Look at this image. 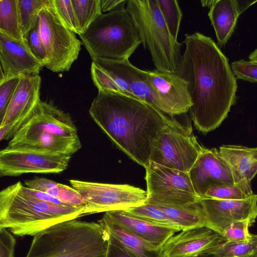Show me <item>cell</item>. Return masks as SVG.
I'll list each match as a JSON object with an SVG mask.
<instances>
[{"label": "cell", "mask_w": 257, "mask_h": 257, "mask_svg": "<svg viewBox=\"0 0 257 257\" xmlns=\"http://www.w3.org/2000/svg\"><path fill=\"white\" fill-rule=\"evenodd\" d=\"M226 241L219 234L206 227L182 230L172 236L160 250L161 257H195L211 253Z\"/></svg>", "instance_id": "9a60e30c"}, {"label": "cell", "mask_w": 257, "mask_h": 257, "mask_svg": "<svg viewBox=\"0 0 257 257\" xmlns=\"http://www.w3.org/2000/svg\"><path fill=\"white\" fill-rule=\"evenodd\" d=\"M230 66L237 79L257 82V62L241 59L232 62Z\"/></svg>", "instance_id": "d590c367"}, {"label": "cell", "mask_w": 257, "mask_h": 257, "mask_svg": "<svg viewBox=\"0 0 257 257\" xmlns=\"http://www.w3.org/2000/svg\"><path fill=\"white\" fill-rule=\"evenodd\" d=\"M125 9L138 31L141 44L149 51L155 70L177 74L182 44L172 37L157 0H127Z\"/></svg>", "instance_id": "5b68a950"}, {"label": "cell", "mask_w": 257, "mask_h": 257, "mask_svg": "<svg viewBox=\"0 0 257 257\" xmlns=\"http://www.w3.org/2000/svg\"><path fill=\"white\" fill-rule=\"evenodd\" d=\"M218 151L230 169L234 184L252 191L251 181L257 174V147L222 145Z\"/></svg>", "instance_id": "44dd1931"}, {"label": "cell", "mask_w": 257, "mask_h": 257, "mask_svg": "<svg viewBox=\"0 0 257 257\" xmlns=\"http://www.w3.org/2000/svg\"><path fill=\"white\" fill-rule=\"evenodd\" d=\"M0 83L25 75L39 74L43 66L29 45L18 44L0 34Z\"/></svg>", "instance_id": "d6986e66"}, {"label": "cell", "mask_w": 257, "mask_h": 257, "mask_svg": "<svg viewBox=\"0 0 257 257\" xmlns=\"http://www.w3.org/2000/svg\"><path fill=\"white\" fill-rule=\"evenodd\" d=\"M71 157L61 153L5 148L0 152V176L59 173L67 169Z\"/></svg>", "instance_id": "8fae6325"}, {"label": "cell", "mask_w": 257, "mask_h": 257, "mask_svg": "<svg viewBox=\"0 0 257 257\" xmlns=\"http://www.w3.org/2000/svg\"><path fill=\"white\" fill-rule=\"evenodd\" d=\"M18 131L42 133L64 138L78 137L77 129L68 113L51 102L41 100Z\"/></svg>", "instance_id": "e0dca14e"}, {"label": "cell", "mask_w": 257, "mask_h": 257, "mask_svg": "<svg viewBox=\"0 0 257 257\" xmlns=\"http://www.w3.org/2000/svg\"><path fill=\"white\" fill-rule=\"evenodd\" d=\"M39 29L46 52L45 67L53 72L68 71L78 58L81 42L65 27L50 3L40 12Z\"/></svg>", "instance_id": "ba28073f"}, {"label": "cell", "mask_w": 257, "mask_h": 257, "mask_svg": "<svg viewBox=\"0 0 257 257\" xmlns=\"http://www.w3.org/2000/svg\"><path fill=\"white\" fill-rule=\"evenodd\" d=\"M147 81L161 100L168 108L171 116L189 111L192 105L188 83L178 74L146 70Z\"/></svg>", "instance_id": "2e32d148"}, {"label": "cell", "mask_w": 257, "mask_h": 257, "mask_svg": "<svg viewBox=\"0 0 257 257\" xmlns=\"http://www.w3.org/2000/svg\"><path fill=\"white\" fill-rule=\"evenodd\" d=\"M146 169V203L184 206L199 202L188 172L163 167L150 162Z\"/></svg>", "instance_id": "30bf717a"}, {"label": "cell", "mask_w": 257, "mask_h": 257, "mask_svg": "<svg viewBox=\"0 0 257 257\" xmlns=\"http://www.w3.org/2000/svg\"><path fill=\"white\" fill-rule=\"evenodd\" d=\"M50 3V0H18L20 24L25 40L36 26L40 12Z\"/></svg>", "instance_id": "83f0119b"}, {"label": "cell", "mask_w": 257, "mask_h": 257, "mask_svg": "<svg viewBox=\"0 0 257 257\" xmlns=\"http://www.w3.org/2000/svg\"><path fill=\"white\" fill-rule=\"evenodd\" d=\"M90 116L116 147L146 168L152 144L171 118L156 107L132 95L98 91Z\"/></svg>", "instance_id": "7a4b0ae2"}, {"label": "cell", "mask_w": 257, "mask_h": 257, "mask_svg": "<svg viewBox=\"0 0 257 257\" xmlns=\"http://www.w3.org/2000/svg\"><path fill=\"white\" fill-rule=\"evenodd\" d=\"M255 222L247 219L233 223L223 231L222 236L229 242H239L248 241L251 237L249 227Z\"/></svg>", "instance_id": "e575fe53"}, {"label": "cell", "mask_w": 257, "mask_h": 257, "mask_svg": "<svg viewBox=\"0 0 257 257\" xmlns=\"http://www.w3.org/2000/svg\"><path fill=\"white\" fill-rule=\"evenodd\" d=\"M104 214L130 232L161 249L175 231L156 226L137 217L126 210L112 211Z\"/></svg>", "instance_id": "603a6c76"}, {"label": "cell", "mask_w": 257, "mask_h": 257, "mask_svg": "<svg viewBox=\"0 0 257 257\" xmlns=\"http://www.w3.org/2000/svg\"><path fill=\"white\" fill-rule=\"evenodd\" d=\"M27 41L33 54L43 67L45 66L47 61L46 52L40 33L39 19L36 26L29 33Z\"/></svg>", "instance_id": "8d00e7d4"}, {"label": "cell", "mask_w": 257, "mask_h": 257, "mask_svg": "<svg viewBox=\"0 0 257 257\" xmlns=\"http://www.w3.org/2000/svg\"><path fill=\"white\" fill-rule=\"evenodd\" d=\"M25 184L27 187L43 192L66 204L76 207H84L81 196L72 187L38 177L25 180Z\"/></svg>", "instance_id": "484cf974"}, {"label": "cell", "mask_w": 257, "mask_h": 257, "mask_svg": "<svg viewBox=\"0 0 257 257\" xmlns=\"http://www.w3.org/2000/svg\"><path fill=\"white\" fill-rule=\"evenodd\" d=\"M79 36L91 59H128L141 44L125 8L102 13Z\"/></svg>", "instance_id": "8992f818"}, {"label": "cell", "mask_w": 257, "mask_h": 257, "mask_svg": "<svg viewBox=\"0 0 257 257\" xmlns=\"http://www.w3.org/2000/svg\"><path fill=\"white\" fill-rule=\"evenodd\" d=\"M106 257H132L110 235Z\"/></svg>", "instance_id": "ab89813d"}, {"label": "cell", "mask_w": 257, "mask_h": 257, "mask_svg": "<svg viewBox=\"0 0 257 257\" xmlns=\"http://www.w3.org/2000/svg\"><path fill=\"white\" fill-rule=\"evenodd\" d=\"M215 257H257V234H251L248 241L234 242L225 241L211 253Z\"/></svg>", "instance_id": "f546056e"}, {"label": "cell", "mask_w": 257, "mask_h": 257, "mask_svg": "<svg viewBox=\"0 0 257 257\" xmlns=\"http://www.w3.org/2000/svg\"><path fill=\"white\" fill-rule=\"evenodd\" d=\"M41 77L39 74L22 76L1 121L8 127L4 140H11L27 121L41 101Z\"/></svg>", "instance_id": "4fadbf2b"}, {"label": "cell", "mask_w": 257, "mask_h": 257, "mask_svg": "<svg viewBox=\"0 0 257 257\" xmlns=\"http://www.w3.org/2000/svg\"><path fill=\"white\" fill-rule=\"evenodd\" d=\"M177 74L188 83L195 128L207 134L218 127L236 102L237 79L228 59L208 36L185 34Z\"/></svg>", "instance_id": "6da1fadb"}, {"label": "cell", "mask_w": 257, "mask_h": 257, "mask_svg": "<svg viewBox=\"0 0 257 257\" xmlns=\"http://www.w3.org/2000/svg\"><path fill=\"white\" fill-rule=\"evenodd\" d=\"M195 257H215L212 253H205L202 254Z\"/></svg>", "instance_id": "ee69618b"}, {"label": "cell", "mask_w": 257, "mask_h": 257, "mask_svg": "<svg viewBox=\"0 0 257 257\" xmlns=\"http://www.w3.org/2000/svg\"><path fill=\"white\" fill-rule=\"evenodd\" d=\"M72 187L81 196L85 215L127 210L144 204L147 192L127 184H113L71 179Z\"/></svg>", "instance_id": "9c48e42d"}, {"label": "cell", "mask_w": 257, "mask_h": 257, "mask_svg": "<svg viewBox=\"0 0 257 257\" xmlns=\"http://www.w3.org/2000/svg\"><path fill=\"white\" fill-rule=\"evenodd\" d=\"M0 34L18 44L29 45L20 26L18 0H0Z\"/></svg>", "instance_id": "4316f807"}, {"label": "cell", "mask_w": 257, "mask_h": 257, "mask_svg": "<svg viewBox=\"0 0 257 257\" xmlns=\"http://www.w3.org/2000/svg\"><path fill=\"white\" fill-rule=\"evenodd\" d=\"M110 238L99 221L69 220L35 235L26 257H106Z\"/></svg>", "instance_id": "277c9868"}, {"label": "cell", "mask_w": 257, "mask_h": 257, "mask_svg": "<svg viewBox=\"0 0 257 257\" xmlns=\"http://www.w3.org/2000/svg\"><path fill=\"white\" fill-rule=\"evenodd\" d=\"M160 11L173 38L177 41L183 14L176 0H157Z\"/></svg>", "instance_id": "1f68e13d"}, {"label": "cell", "mask_w": 257, "mask_h": 257, "mask_svg": "<svg viewBox=\"0 0 257 257\" xmlns=\"http://www.w3.org/2000/svg\"><path fill=\"white\" fill-rule=\"evenodd\" d=\"M248 59L250 61L257 62V48L249 55Z\"/></svg>", "instance_id": "7bdbcfd3"}, {"label": "cell", "mask_w": 257, "mask_h": 257, "mask_svg": "<svg viewBox=\"0 0 257 257\" xmlns=\"http://www.w3.org/2000/svg\"><path fill=\"white\" fill-rule=\"evenodd\" d=\"M113 72L126 84L130 95L134 96L170 115L168 108L161 100L147 81L146 70L134 66L128 60L92 59Z\"/></svg>", "instance_id": "ac0fdd59"}, {"label": "cell", "mask_w": 257, "mask_h": 257, "mask_svg": "<svg viewBox=\"0 0 257 257\" xmlns=\"http://www.w3.org/2000/svg\"><path fill=\"white\" fill-rule=\"evenodd\" d=\"M214 2L215 0L200 1L201 4L203 7H208L209 8L213 5Z\"/></svg>", "instance_id": "b9f144b4"}, {"label": "cell", "mask_w": 257, "mask_h": 257, "mask_svg": "<svg viewBox=\"0 0 257 257\" xmlns=\"http://www.w3.org/2000/svg\"><path fill=\"white\" fill-rule=\"evenodd\" d=\"M203 148L194 135L190 123L183 125L171 118L154 140L150 162L189 172Z\"/></svg>", "instance_id": "52a82bcc"}, {"label": "cell", "mask_w": 257, "mask_h": 257, "mask_svg": "<svg viewBox=\"0 0 257 257\" xmlns=\"http://www.w3.org/2000/svg\"><path fill=\"white\" fill-rule=\"evenodd\" d=\"M20 181L0 192V228L19 236H33L58 223L77 219L84 207L44 201L24 193Z\"/></svg>", "instance_id": "3957f363"}, {"label": "cell", "mask_w": 257, "mask_h": 257, "mask_svg": "<svg viewBox=\"0 0 257 257\" xmlns=\"http://www.w3.org/2000/svg\"><path fill=\"white\" fill-rule=\"evenodd\" d=\"M256 2L244 1L241 4V1L236 0H215L208 16L219 48L225 46L231 37L239 15Z\"/></svg>", "instance_id": "7402d4cb"}, {"label": "cell", "mask_w": 257, "mask_h": 257, "mask_svg": "<svg viewBox=\"0 0 257 257\" xmlns=\"http://www.w3.org/2000/svg\"><path fill=\"white\" fill-rule=\"evenodd\" d=\"M81 147L79 137L64 138L42 133L18 131L6 148L33 150L72 156Z\"/></svg>", "instance_id": "ffe728a7"}, {"label": "cell", "mask_w": 257, "mask_h": 257, "mask_svg": "<svg viewBox=\"0 0 257 257\" xmlns=\"http://www.w3.org/2000/svg\"><path fill=\"white\" fill-rule=\"evenodd\" d=\"M80 35L102 14L100 0H72Z\"/></svg>", "instance_id": "4dcf8cb0"}, {"label": "cell", "mask_w": 257, "mask_h": 257, "mask_svg": "<svg viewBox=\"0 0 257 257\" xmlns=\"http://www.w3.org/2000/svg\"><path fill=\"white\" fill-rule=\"evenodd\" d=\"M199 202L205 217V226L222 235L234 222L257 217V195L243 200H222L204 198Z\"/></svg>", "instance_id": "7c38bea8"}, {"label": "cell", "mask_w": 257, "mask_h": 257, "mask_svg": "<svg viewBox=\"0 0 257 257\" xmlns=\"http://www.w3.org/2000/svg\"><path fill=\"white\" fill-rule=\"evenodd\" d=\"M110 235L132 257H161V249L136 236L116 223L104 214L99 220Z\"/></svg>", "instance_id": "cb8c5ba5"}, {"label": "cell", "mask_w": 257, "mask_h": 257, "mask_svg": "<svg viewBox=\"0 0 257 257\" xmlns=\"http://www.w3.org/2000/svg\"><path fill=\"white\" fill-rule=\"evenodd\" d=\"M21 77H15L0 83V120L6 112Z\"/></svg>", "instance_id": "74e56055"}, {"label": "cell", "mask_w": 257, "mask_h": 257, "mask_svg": "<svg viewBox=\"0 0 257 257\" xmlns=\"http://www.w3.org/2000/svg\"><path fill=\"white\" fill-rule=\"evenodd\" d=\"M127 0H100L101 11L103 12H110L124 8Z\"/></svg>", "instance_id": "60d3db41"}, {"label": "cell", "mask_w": 257, "mask_h": 257, "mask_svg": "<svg viewBox=\"0 0 257 257\" xmlns=\"http://www.w3.org/2000/svg\"><path fill=\"white\" fill-rule=\"evenodd\" d=\"M16 238L7 229L0 228V257H15Z\"/></svg>", "instance_id": "f35d334b"}, {"label": "cell", "mask_w": 257, "mask_h": 257, "mask_svg": "<svg viewBox=\"0 0 257 257\" xmlns=\"http://www.w3.org/2000/svg\"><path fill=\"white\" fill-rule=\"evenodd\" d=\"M126 211L153 225L172 229L176 232L181 231L180 228L161 209L154 205L145 203Z\"/></svg>", "instance_id": "f1b7e54d"}, {"label": "cell", "mask_w": 257, "mask_h": 257, "mask_svg": "<svg viewBox=\"0 0 257 257\" xmlns=\"http://www.w3.org/2000/svg\"><path fill=\"white\" fill-rule=\"evenodd\" d=\"M149 204L161 209L181 230L205 226V217L199 202L184 206Z\"/></svg>", "instance_id": "d4e9b609"}, {"label": "cell", "mask_w": 257, "mask_h": 257, "mask_svg": "<svg viewBox=\"0 0 257 257\" xmlns=\"http://www.w3.org/2000/svg\"><path fill=\"white\" fill-rule=\"evenodd\" d=\"M51 4L62 24L79 35L77 20L71 0H51Z\"/></svg>", "instance_id": "836d02e7"}, {"label": "cell", "mask_w": 257, "mask_h": 257, "mask_svg": "<svg viewBox=\"0 0 257 257\" xmlns=\"http://www.w3.org/2000/svg\"><path fill=\"white\" fill-rule=\"evenodd\" d=\"M253 194L252 191L247 190L234 184H227L209 188L205 193L204 198L222 200H243Z\"/></svg>", "instance_id": "d6a6232c"}, {"label": "cell", "mask_w": 257, "mask_h": 257, "mask_svg": "<svg viewBox=\"0 0 257 257\" xmlns=\"http://www.w3.org/2000/svg\"><path fill=\"white\" fill-rule=\"evenodd\" d=\"M193 188L203 198L210 188L227 184H234L230 169L215 148L203 147L188 172Z\"/></svg>", "instance_id": "5bb4252c"}]
</instances>
